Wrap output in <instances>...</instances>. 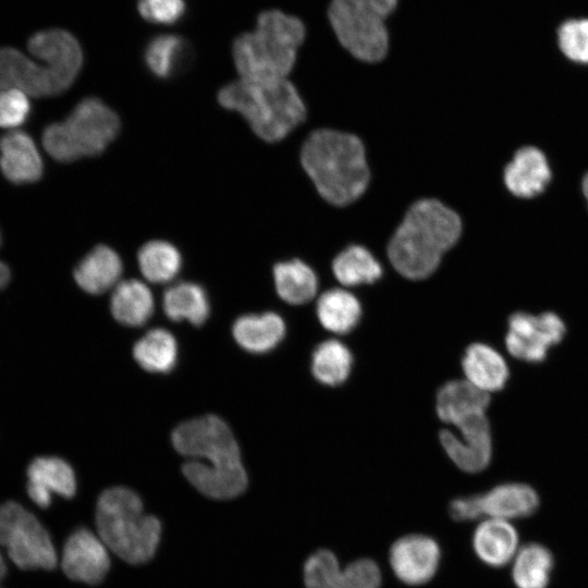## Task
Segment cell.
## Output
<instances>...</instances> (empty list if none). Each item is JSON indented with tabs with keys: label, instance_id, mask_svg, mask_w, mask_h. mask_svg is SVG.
<instances>
[{
	"label": "cell",
	"instance_id": "6da1fadb",
	"mask_svg": "<svg viewBox=\"0 0 588 588\" xmlns=\"http://www.w3.org/2000/svg\"><path fill=\"white\" fill-rule=\"evenodd\" d=\"M176 452L186 457L182 471L203 494L231 499L247 487L236 439L228 424L208 414L180 424L171 434Z\"/></svg>",
	"mask_w": 588,
	"mask_h": 588
},
{
	"label": "cell",
	"instance_id": "7a4b0ae2",
	"mask_svg": "<svg viewBox=\"0 0 588 588\" xmlns=\"http://www.w3.org/2000/svg\"><path fill=\"white\" fill-rule=\"evenodd\" d=\"M462 233L458 215L440 200L425 198L407 210L388 245L393 268L411 280L431 275Z\"/></svg>",
	"mask_w": 588,
	"mask_h": 588
},
{
	"label": "cell",
	"instance_id": "3957f363",
	"mask_svg": "<svg viewBox=\"0 0 588 588\" xmlns=\"http://www.w3.org/2000/svg\"><path fill=\"white\" fill-rule=\"evenodd\" d=\"M301 161L317 192L332 205H350L368 186L365 148L353 134L330 128L313 132L302 147Z\"/></svg>",
	"mask_w": 588,
	"mask_h": 588
},
{
	"label": "cell",
	"instance_id": "277c9868",
	"mask_svg": "<svg viewBox=\"0 0 588 588\" xmlns=\"http://www.w3.org/2000/svg\"><path fill=\"white\" fill-rule=\"evenodd\" d=\"M217 100L224 109L238 112L268 143L283 139L306 119V106L287 78H240L220 88Z\"/></svg>",
	"mask_w": 588,
	"mask_h": 588
},
{
	"label": "cell",
	"instance_id": "5b68a950",
	"mask_svg": "<svg viewBox=\"0 0 588 588\" xmlns=\"http://www.w3.org/2000/svg\"><path fill=\"white\" fill-rule=\"evenodd\" d=\"M305 34L298 17L274 9L261 12L255 30L241 34L232 44L233 61L241 78H286Z\"/></svg>",
	"mask_w": 588,
	"mask_h": 588
},
{
	"label": "cell",
	"instance_id": "8992f818",
	"mask_svg": "<svg viewBox=\"0 0 588 588\" xmlns=\"http://www.w3.org/2000/svg\"><path fill=\"white\" fill-rule=\"evenodd\" d=\"M96 526L106 547L132 564L152 558L161 534L159 519L145 514L138 494L123 486L101 492L96 506Z\"/></svg>",
	"mask_w": 588,
	"mask_h": 588
},
{
	"label": "cell",
	"instance_id": "52a82bcc",
	"mask_svg": "<svg viewBox=\"0 0 588 588\" xmlns=\"http://www.w3.org/2000/svg\"><path fill=\"white\" fill-rule=\"evenodd\" d=\"M121 130L118 113L97 97L82 99L63 122L48 125L42 133L45 150L59 162L103 152Z\"/></svg>",
	"mask_w": 588,
	"mask_h": 588
},
{
	"label": "cell",
	"instance_id": "ba28073f",
	"mask_svg": "<svg viewBox=\"0 0 588 588\" xmlns=\"http://www.w3.org/2000/svg\"><path fill=\"white\" fill-rule=\"evenodd\" d=\"M397 0H331L328 15L340 44L364 62H378L388 51L385 19Z\"/></svg>",
	"mask_w": 588,
	"mask_h": 588
},
{
	"label": "cell",
	"instance_id": "9c48e42d",
	"mask_svg": "<svg viewBox=\"0 0 588 588\" xmlns=\"http://www.w3.org/2000/svg\"><path fill=\"white\" fill-rule=\"evenodd\" d=\"M0 546L21 569H52L58 562L47 529L15 501L0 504Z\"/></svg>",
	"mask_w": 588,
	"mask_h": 588
},
{
	"label": "cell",
	"instance_id": "30bf717a",
	"mask_svg": "<svg viewBox=\"0 0 588 588\" xmlns=\"http://www.w3.org/2000/svg\"><path fill=\"white\" fill-rule=\"evenodd\" d=\"M565 332L563 319L553 311L538 315L516 311L507 320L505 347L518 360L540 363L549 350L563 340Z\"/></svg>",
	"mask_w": 588,
	"mask_h": 588
},
{
	"label": "cell",
	"instance_id": "8fae6325",
	"mask_svg": "<svg viewBox=\"0 0 588 588\" xmlns=\"http://www.w3.org/2000/svg\"><path fill=\"white\" fill-rule=\"evenodd\" d=\"M450 425L454 426L458 433L443 429L439 439L455 466L469 474L487 468L492 457V436L486 412L462 414Z\"/></svg>",
	"mask_w": 588,
	"mask_h": 588
},
{
	"label": "cell",
	"instance_id": "7c38bea8",
	"mask_svg": "<svg viewBox=\"0 0 588 588\" xmlns=\"http://www.w3.org/2000/svg\"><path fill=\"white\" fill-rule=\"evenodd\" d=\"M305 588H380L382 575L371 559L360 558L341 567L338 556L328 549L311 553L304 563Z\"/></svg>",
	"mask_w": 588,
	"mask_h": 588
},
{
	"label": "cell",
	"instance_id": "4fadbf2b",
	"mask_svg": "<svg viewBox=\"0 0 588 588\" xmlns=\"http://www.w3.org/2000/svg\"><path fill=\"white\" fill-rule=\"evenodd\" d=\"M72 83L47 63H37L15 48H0V89L16 88L32 97L57 96Z\"/></svg>",
	"mask_w": 588,
	"mask_h": 588
},
{
	"label": "cell",
	"instance_id": "5bb4252c",
	"mask_svg": "<svg viewBox=\"0 0 588 588\" xmlns=\"http://www.w3.org/2000/svg\"><path fill=\"white\" fill-rule=\"evenodd\" d=\"M441 562L439 543L430 536L412 534L396 539L389 550V563L395 577L405 585L430 581Z\"/></svg>",
	"mask_w": 588,
	"mask_h": 588
},
{
	"label": "cell",
	"instance_id": "9a60e30c",
	"mask_svg": "<svg viewBox=\"0 0 588 588\" xmlns=\"http://www.w3.org/2000/svg\"><path fill=\"white\" fill-rule=\"evenodd\" d=\"M64 574L89 585L100 583L110 567L107 547L99 536L79 527L66 539L61 558Z\"/></svg>",
	"mask_w": 588,
	"mask_h": 588
},
{
	"label": "cell",
	"instance_id": "2e32d148",
	"mask_svg": "<svg viewBox=\"0 0 588 588\" xmlns=\"http://www.w3.org/2000/svg\"><path fill=\"white\" fill-rule=\"evenodd\" d=\"M27 494L39 507L47 509L52 494L72 498L76 491L73 468L64 460L56 456L34 458L27 467Z\"/></svg>",
	"mask_w": 588,
	"mask_h": 588
},
{
	"label": "cell",
	"instance_id": "e0dca14e",
	"mask_svg": "<svg viewBox=\"0 0 588 588\" xmlns=\"http://www.w3.org/2000/svg\"><path fill=\"white\" fill-rule=\"evenodd\" d=\"M27 48L72 84L83 66L82 47L68 30L54 28L35 33L28 39Z\"/></svg>",
	"mask_w": 588,
	"mask_h": 588
},
{
	"label": "cell",
	"instance_id": "ac0fdd59",
	"mask_svg": "<svg viewBox=\"0 0 588 588\" xmlns=\"http://www.w3.org/2000/svg\"><path fill=\"white\" fill-rule=\"evenodd\" d=\"M0 170L13 184H28L41 179L44 163L33 138L23 131L0 137Z\"/></svg>",
	"mask_w": 588,
	"mask_h": 588
},
{
	"label": "cell",
	"instance_id": "d6986e66",
	"mask_svg": "<svg viewBox=\"0 0 588 588\" xmlns=\"http://www.w3.org/2000/svg\"><path fill=\"white\" fill-rule=\"evenodd\" d=\"M477 497L482 517L509 522L530 516L540 502L537 491L523 482L500 483Z\"/></svg>",
	"mask_w": 588,
	"mask_h": 588
},
{
	"label": "cell",
	"instance_id": "ffe728a7",
	"mask_svg": "<svg viewBox=\"0 0 588 588\" xmlns=\"http://www.w3.org/2000/svg\"><path fill=\"white\" fill-rule=\"evenodd\" d=\"M471 544L477 558L490 567L511 563L519 549L515 527L499 518L482 520L473 534Z\"/></svg>",
	"mask_w": 588,
	"mask_h": 588
},
{
	"label": "cell",
	"instance_id": "44dd1931",
	"mask_svg": "<svg viewBox=\"0 0 588 588\" xmlns=\"http://www.w3.org/2000/svg\"><path fill=\"white\" fill-rule=\"evenodd\" d=\"M465 380L477 389L490 394L502 390L510 377L504 357L486 343H473L462 358Z\"/></svg>",
	"mask_w": 588,
	"mask_h": 588
},
{
	"label": "cell",
	"instance_id": "7402d4cb",
	"mask_svg": "<svg viewBox=\"0 0 588 588\" xmlns=\"http://www.w3.org/2000/svg\"><path fill=\"white\" fill-rule=\"evenodd\" d=\"M551 179L544 155L535 147L519 149L504 171L507 189L517 197H534L540 194Z\"/></svg>",
	"mask_w": 588,
	"mask_h": 588
},
{
	"label": "cell",
	"instance_id": "603a6c76",
	"mask_svg": "<svg viewBox=\"0 0 588 588\" xmlns=\"http://www.w3.org/2000/svg\"><path fill=\"white\" fill-rule=\"evenodd\" d=\"M123 271L122 259L108 245L99 244L76 265L73 277L77 285L89 294H101L119 283Z\"/></svg>",
	"mask_w": 588,
	"mask_h": 588
},
{
	"label": "cell",
	"instance_id": "cb8c5ba5",
	"mask_svg": "<svg viewBox=\"0 0 588 588\" xmlns=\"http://www.w3.org/2000/svg\"><path fill=\"white\" fill-rule=\"evenodd\" d=\"M233 336L247 352L264 354L272 351L285 335V323L281 316L267 311L247 314L233 323Z\"/></svg>",
	"mask_w": 588,
	"mask_h": 588
},
{
	"label": "cell",
	"instance_id": "d4e9b609",
	"mask_svg": "<svg viewBox=\"0 0 588 588\" xmlns=\"http://www.w3.org/2000/svg\"><path fill=\"white\" fill-rule=\"evenodd\" d=\"M192 49L188 41L174 34H161L151 38L144 50V62L158 78L168 79L189 64Z\"/></svg>",
	"mask_w": 588,
	"mask_h": 588
},
{
	"label": "cell",
	"instance_id": "484cf974",
	"mask_svg": "<svg viewBox=\"0 0 588 588\" xmlns=\"http://www.w3.org/2000/svg\"><path fill=\"white\" fill-rule=\"evenodd\" d=\"M111 314L117 321L128 327H139L154 313V296L142 281L130 279L119 282L110 299Z\"/></svg>",
	"mask_w": 588,
	"mask_h": 588
},
{
	"label": "cell",
	"instance_id": "4316f807",
	"mask_svg": "<svg viewBox=\"0 0 588 588\" xmlns=\"http://www.w3.org/2000/svg\"><path fill=\"white\" fill-rule=\"evenodd\" d=\"M162 303L169 319L187 320L194 326H201L210 310L205 289L195 282L181 281L170 285L164 291Z\"/></svg>",
	"mask_w": 588,
	"mask_h": 588
},
{
	"label": "cell",
	"instance_id": "83f0119b",
	"mask_svg": "<svg viewBox=\"0 0 588 588\" xmlns=\"http://www.w3.org/2000/svg\"><path fill=\"white\" fill-rule=\"evenodd\" d=\"M316 313L321 326L335 334L351 332L362 317L357 297L343 289L328 290L317 301Z\"/></svg>",
	"mask_w": 588,
	"mask_h": 588
},
{
	"label": "cell",
	"instance_id": "f1b7e54d",
	"mask_svg": "<svg viewBox=\"0 0 588 588\" xmlns=\"http://www.w3.org/2000/svg\"><path fill=\"white\" fill-rule=\"evenodd\" d=\"M273 279L278 295L291 305L305 304L317 294L318 279L316 273L299 259L275 264Z\"/></svg>",
	"mask_w": 588,
	"mask_h": 588
},
{
	"label": "cell",
	"instance_id": "f546056e",
	"mask_svg": "<svg viewBox=\"0 0 588 588\" xmlns=\"http://www.w3.org/2000/svg\"><path fill=\"white\" fill-rule=\"evenodd\" d=\"M512 563V579L516 588L548 587L554 559L546 546L531 542L519 547Z\"/></svg>",
	"mask_w": 588,
	"mask_h": 588
},
{
	"label": "cell",
	"instance_id": "4dcf8cb0",
	"mask_svg": "<svg viewBox=\"0 0 588 588\" xmlns=\"http://www.w3.org/2000/svg\"><path fill=\"white\" fill-rule=\"evenodd\" d=\"M490 394L477 389L466 380H451L444 383L436 397L438 417L449 424L457 415L486 411Z\"/></svg>",
	"mask_w": 588,
	"mask_h": 588
},
{
	"label": "cell",
	"instance_id": "1f68e13d",
	"mask_svg": "<svg viewBox=\"0 0 588 588\" xmlns=\"http://www.w3.org/2000/svg\"><path fill=\"white\" fill-rule=\"evenodd\" d=\"M332 271L345 286L371 284L382 275L380 262L360 245H351L338 254L332 261Z\"/></svg>",
	"mask_w": 588,
	"mask_h": 588
},
{
	"label": "cell",
	"instance_id": "d6a6232c",
	"mask_svg": "<svg viewBox=\"0 0 588 588\" xmlns=\"http://www.w3.org/2000/svg\"><path fill=\"white\" fill-rule=\"evenodd\" d=\"M133 356L147 371L169 372L176 364L177 344L170 331L155 328L134 344Z\"/></svg>",
	"mask_w": 588,
	"mask_h": 588
},
{
	"label": "cell",
	"instance_id": "836d02e7",
	"mask_svg": "<svg viewBox=\"0 0 588 588\" xmlns=\"http://www.w3.org/2000/svg\"><path fill=\"white\" fill-rule=\"evenodd\" d=\"M353 356L342 342L331 339L316 346L311 355V373L321 384L336 387L350 376Z\"/></svg>",
	"mask_w": 588,
	"mask_h": 588
},
{
	"label": "cell",
	"instance_id": "e575fe53",
	"mask_svg": "<svg viewBox=\"0 0 588 588\" xmlns=\"http://www.w3.org/2000/svg\"><path fill=\"white\" fill-rule=\"evenodd\" d=\"M142 274L152 283H167L173 280L182 267L179 249L168 241L146 242L137 253Z\"/></svg>",
	"mask_w": 588,
	"mask_h": 588
},
{
	"label": "cell",
	"instance_id": "d590c367",
	"mask_svg": "<svg viewBox=\"0 0 588 588\" xmlns=\"http://www.w3.org/2000/svg\"><path fill=\"white\" fill-rule=\"evenodd\" d=\"M559 46L571 60L588 63V20H571L558 32Z\"/></svg>",
	"mask_w": 588,
	"mask_h": 588
},
{
	"label": "cell",
	"instance_id": "8d00e7d4",
	"mask_svg": "<svg viewBox=\"0 0 588 588\" xmlns=\"http://www.w3.org/2000/svg\"><path fill=\"white\" fill-rule=\"evenodd\" d=\"M32 111L27 95L16 88L0 89V127H16L26 122Z\"/></svg>",
	"mask_w": 588,
	"mask_h": 588
},
{
	"label": "cell",
	"instance_id": "74e56055",
	"mask_svg": "<svg viewBox=\"0 0 588 588\" xmlns=\"http://www.w3.org/2000/svg\"><path fill=\"white\" fill-rule=\"evenodd\" d=\"M137 11L149 23L171 25L184 16L186 3L185 0H138Z\"/></svg>",
	"mask_w": 588,
	"mask_h": 588
},
{
	"label": "cell",
	"instance_id": "f35d334b",
	"mask_svg": "<svg viewBox=\"0 0 588 588\" xmlns=\"http://www.w3.org/2000/svg\"><path fill=\"white\" fill-rule=\"evenodd\" d=\"M449 513L457 522H469L482 517L477 494L455 498L449 505Z\"/></svg>",
	"mask_w": 588,
	"mask_h": 588
},
{
	"label": "cell",
	"instance_id": "ab89813d",
	"mask_svg": "<svg viewBox=\"0 0 588 588\" xmlns=\"http://www.w3.org/2000/svg\"><path fill=\"white\" fill-rule=\"evenodd\" d=\"M11 279V271L9 267L0 260V290L4 289Z\"/></svg>",
	"mask_w": 588,
	"mask_h": 588
},
{
	"label": "cell",
	"instance_id": "60d3db41",
	"mask_svg": "<svg viewBox=\"0 0 588 588\" xmlns=\"http://www.w3.org/2000/svg\"><path fill=\"white\" fill-rule=\"evenodd\" d=\"M5 575H7V564H5L4 560H3V556L0 553V588H3L2 587V581H3L4 577H5Z\"/></svg>",
	"mask_w": 588,
	"mask_h": 588
},
{
	"label": "cell",
	"instance_id": "b9f144b4",
	"mask_svg": "<svg viewBox=\"0 0 588 588\" xmlns=\"http://www.w3.org/2000/svg\"><path fill=\"white\" fill-rule=\"evenodd\" d=\"M583 192L588 203V174L584 177L583 181Z\"/></svg>",
	"mask_w": 588,
	"mask_h": 588
},
{
	"label": "cell",
	"instance_id": "7bdbcfd3",
	"mask_svg": "<svg viewBox=\"0 0 588 588\" xmlns=\"http://www.w3.org/2000/svg\"><path fill=\"white\" fill-rule=\"evenodd\" d=\"M1 241H2V237H1V233H0V245H1Z\"/></svg>",
	"mask_w": 588,
	"mask_h": 588
}]
</instances>
